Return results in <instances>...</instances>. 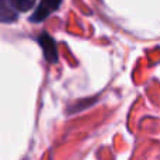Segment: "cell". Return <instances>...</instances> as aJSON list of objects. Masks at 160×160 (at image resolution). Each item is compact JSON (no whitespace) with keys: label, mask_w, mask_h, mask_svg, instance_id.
<instances>
[{"label":"cell","mask_w":160,"mask_h":160,"mask_svg":"<svg viewBox=\"0 0 160 160\" xmlns=\"http://www.w3.org/2000/svg\"><path fill=\"white\" fill-rule=\"evenodd\" d=\"M39 45L42 48V52H44V56L48 62L51 63H55L58 62V49H56V44L53 41V38L49 35L48 32H42L41 37L38 38Z\"/></svg>","instance_id":"obj_3"},{"label":"cell","mask_w":160,"mask_h":160,"mask_svg":"<svg viewBox=\"0 0 160 160\" xmlns=\"http://www.w3.org/2000/svg\"><path fill=\"white\" fill-rule=\"evenodd\" d=\"M62 0H41L37 8L34 10V14L31 16V20L35 22H41L45 18L51 16L53 11H56L61 6Z\"/></svg>","instance_id":"obj_2"},{"label":"cell","mask_w":160,"mask_h":160,"mask_svg":"<svg viewBox=\"0 0 160 160\" xmlns=\"http://www.w3.org/2000/svg\"><path fill=\"white\" fill-rule=\"evenodd\" d=\"M35 0H2V21L7 22L16 20L17 13H24L34 7Z\"/></svg>","instance_id":"obj_1"}]
</instances>
